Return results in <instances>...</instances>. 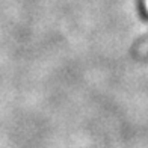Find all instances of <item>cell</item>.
Masks as SVG:
<instances>
[{
  "mask_svg": "<svg viewBox=\"0 0 148 148\" xmlns=\"http://www.w3.org/2000/svg\"><path fill=\"white\" fill-rule=\"evenodd\" d=\"M145 6H147V11H148V0H145Z\"/></svg>",
  "mask_w": 148,
  "mask_h": 148,
  "instance_id": "6da1fadb",
  "label": "cell"
}]
</instances>
